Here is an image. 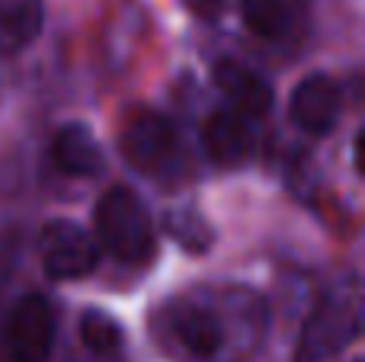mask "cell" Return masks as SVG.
<instances>
[{"mask_svg": "<svg viewBox=\"0 0 365 362\" xmlns=\"http://www.w3.org/2000/svg\"><path fill=\"white\" fill-rule=\"evenodd\" d=\"M96 234L100 244L119 263H148L154 257L158 237L145 202L125 186H113L96 202Z\"/></svg>", "mask_w": 365, "mask_h": 362, "instance_id": "cell-1", "label": "cell"}, {"mask_svg": "<svg viewBox=\"0 0 365 362\" xmlns=\"http://www.w3.org/2000/svg\"><path fill=\"white\" fill-rule=\"evenodd\" d=\"M359 327L362 314L356 301H346L343 295L321 301L304 321V331L295 346V362H327L346 343H353Z\"/></svg>", "mask_w": 365, "mask_h": 362, "instance_id": "cell-2", "label": "cell"}, {"mask_svg": "<svg viewBox=\"0 0 365 362\" xmlns=\"http://www.w3.org/2000/svg\"><path fill=\"white\" fill-rule=\"evenodd\" d=\"M38 254H42V267L51 279H81V276L93 273L100 263V244L77 222L58 218V222L45 224L38 234Z\"/></svg>", "mask_w": 365, "mask_h": 362, "instance_id": "cell-3", "label": "cell"}, {"mask_svg": "<svg viewBox=\"0 0 365 362\" xmlns=\"http://www.w3.org/2000/svg\"><path fill=\"white\" fill-rule=\"evenodd\" d=\"M6 356L10 362H45L55 346V314L42 295H23L6 318Z\"/></svg>", "mask_w": 365, "mask_h": 362, "instance_id": "cell-4", "label": "cell"}, {"mask_svg": "<svg viewBox=\"0 0 365 362\" xmlns=\"http://www.w3.org/2000/svg\"><path fill=\"white\" fill-rule=\"evenodd\" d=\"M177 128L167 115L160 113H141L128 122V128L122 132L119 151L125 157V164L138 173H160L173 164L177 157Z\"/></svg>", "mask_w": 365, "mask_h": 362, "instance_id": "cell-5", "label": "cell"}, {"mask_svg": "<svg viewBox=\"0 0 365 362\" xmlns=\"http://www.w3.org/2000/svg\"><path fill=\"white\" fill-rule=\"evenodd\" d=\"M340 87L327 74H308L289 100V113L298 128L311 135H327L340 119Z\"/></svg>", "mask_w": 365, "mask_h": 362, "instance_id": "cell-6", "label": "cell"}, {"mask_svg": "<svg viewBox=\"0 0 365 362\" xmlns=\"http://www.w3.org/2000/svg\"><path fill=\"white\" fill-rule=\"evenodd\" d=\"M51 160H55V167L61 173L83 177V180L103 177V170H106V154H103L100 141L81 122H68V125H61L55 132V138H51Z\"/></svg>", "mask_w": 365, "mask_h": 362, "instance_id": "cell-7", "label": "cell"}, {"mask_svg": "<svg viewBox=\"0 0 365 362\" xmlns=\"http://www.w3.org/2000/svg\"><path fill=\"white\" fill-rule=\"evenodd\" d=\"M202 148L218 167H237L250 157L253 151V132L247 119L231 109H218L202 125Z\"/></svg>", "mask_w": 365, "mask_h": 362, "instance_id": "cell-8", "label": "cell"}, {"mask_svg": "<svg viewBox=\"0 0 365 362\" xmlns=\"http://www.w3.org/2000/svg\"><path fill=\"white\" fill-rule=\"evenodd\" d=\"M215 83L234 103L240 115H266L272 109V87L234 58H221L215 64Z\"/></svg>", "mask_w": 365, "mask_h": 362, "instance_id": "cell-9", "label": "cell"}, {"mask_svg": "<svg viewBox=\"0 0 365 362\" xmlns=\"http://www.w3.org/2000/svg\"><path fill=\"white\" fill-rule=\"evenodd\" d=\"M170 327L180 343L186 346L189 353H195V356H215V353L221 350V343H225V327L215 318V311H208V308H202V305H192V301L173 308Z\"/></svg>", "mask_w": 365, "mask_h": 362, "instance_id": "cell-10", "label": "cell"}, {"mask_svg": "<svg viewBox=\"0 0 365 362\" xmlns=\"http://www.w3.org/2000/svg\"><path fill=\"white\" fill-rule=\"evenodd\" d=\"M42 0H0V55H19L42 32Z\"/></svg>", "mask_w": 365, "mask_h": 362, "instance_id": "cell-11", "label": "cell"}, {"mask_svg": "<svg viewBox=\"0 0 365 362\" xmlns=\"http://www.w3.org/2000/svg\"><path fill=\"white\" fill-rule=\"evenodd\" d=\"M244 23L259 38H282L292 29V13L285 0H240Z\"/></svg>", "mask_w": 365, "mask_h": 362, "instance_id": "cell-12", "label": "cell"}, {"mask_svg": "<svg viewBox=\"0 0 365 362\" xmlns=\"http://www.w3.org/2000/svg\"><path fill=\"white\" fill-rule=\"evenodd\" d=\"M164 224H167V234H170L182 250H192V254H205V250L212 247V228H208V222H205V218H202L195 209L167 212Z\"/></svg>", "mask_w": 365, "mask_h": 362, "instance_id": "cell-13", "label": "cell"}, {"mask_svg": "<svg viewBox=\"0 0 365 362\" xmlns=\"http://www.w3.org/2000/svg\"><path fill=\"white\" fill-rule=\"evenodd\" d=\"M81 343L87 346L90 353H113L122 346V327L109 318L106 311H83L81 318Z\"/></svg>", "mask_w": 365, "mask_h": 362, "instance_id": "cell-14", "label": "cell"}, {"mask_svg": "<svg viewBox=\"0 0 365 362\" xmlns=\"http://www.w3.org/2000/svg\"><path fill=\"white\" fill-rule=\"evenodd\" d=\"M13 257H16V237H13V234L0 237V279H4V276L10 273Z\"/></svg>", "mask_w": 365, "mask_h": 362, "instance_id": "cell-15", "label": "cell"}, {"mask_svg": "<svg viewBox=\"0 0 365 362\" xmlns=\"http://www.w3.org/2000/svg\"><path fill=\"white\" fill-rule=\"evenodd\" d=\"M186 4L192 6L199 16H215V13L221 10V4H225V0H186Z\"/></svg>", "mask_w": 365, "mask_h": 362, "instance_id": "cell-16", "label": "cell"}, {"mask_svg": "<svg viewBox=\"0 0 365 362\" xmlns=\"http://www.w3.org/2000/svg\"><path fill=\"white\" fill-rule=\"evenodd\" d=\"M353 362H362V359H353Z\"/></svg>", "mask_w": 365, "mask_h": 362, "instance_id": "cell-17", "label": "cell"}]
</instances>
